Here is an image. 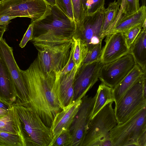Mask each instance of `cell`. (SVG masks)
<instances>
[{
  "mask_svg": "<svg viewBox=\"0 0 146 146\" xmlns=\"http://www.w3.org/2000/svg\"><path fill=\"white\" fill-rule=\"evenodd\" d=\"M28 91L31 107L50 128L62 110L59 99L60 73L46 72L37 58L27 70L20 69Z\"/></svg>",
  "mask_w": 146,
  "mask_h": 146,
  "instance_id": "6da1fadb",
  "label": "cell"
},
{
  "mask_svg": "<svg viewBox=\"0 0 146 146\" xmlns=\"http://www.w3.org/2000/svg\"><path fill=\"white\" fill-rule=\"evenodd\" d=\"M50 13L43 18L32 23L33 44L52 45L73 40L76 23L56 5L50 6Z\"/></svg>",
  "mask_w": 146,
  "mask_h": 146,
  "instance_id": "7a4b0ae2",
  "label": "cell"
},
{
  "mask_svg": "<svg viewBox=\"0 0 146 146\" xmlns=\"http://www.w3.org/2000/svg\"><path fill=\"white\" fill-rule=\"evenodd\" d=\"M13 104L19 119L25 146H51L53 136L50 128L31 107Z\"/></svg>",
  "mask_w": 146,
  "mask_h": 146,
  "instance_id": "3957f363",
  "label": "cell"
},
{
  "mask_svg": "<svg viewBox=\"0 0 146 146\" xmlns=\"http://www.w3.org/2000/svg\"><path fill=\"white\" fill-rule=\"evenodd\" d=\"M113 102L106 104L91 119L81 146H113L110 134L117 124Z\"/></svg>",
  "mask_w": 146,
  "mask_h": 146,
  "instance_id": "277c9868",
  "label": "cell"
},
{
  "mask_svg": "<svg viewBox=\"0 0 146 146\" xmlns=\"http://www.w3.org/2000/svg\"><path fill=\"white\" fill-rule=\"evenodd\" d=\"M146 107L145 106L125 122L117 124L110 135L113 146H137L141 135L146 131Z\"/></svg>",
  "mask_w": 146,
  "mask_h": 146,
  "instance_id": "5b68a950",
  "label": "cell"
},
{
  "mask_svg": "<svg viewBox=\"0 0 146 146\" xmlns=\"http://www.w3.org/2000/svg\"><path fill=\"white\" fill-rule=\"evenodd\" d=\"M51 10L44 0H0V17H29L32 23L45 17Z\"/></svg>",
  "mask_w": 146,
  "mask_h": 146,
  "instance_id": "8992f818",
  "label": "cell"
},
{
  "mask_svg": "<svg viewBox=\"0 0 146 146\" xmlns=\"http://www.w3.org/2000/svg\"><path fill=\"white\" fill-rule=\"evenodd\" d=\"M74 44L73 40L52 45L34 44L38 51L37 58L44 71L61 73L68 62Z\"/></svg>",
  "mask_w": 146,
  "mask_h": 146,
  "instance_id": "52a82bcc",
  "label": "cell"
},
{
  "mask_svg": "<svg viewBox=\"0 0 146 146\" xmlns=\"http://www.w3.org/2000/svg\"><path fill=\"white\" fill-rule=\"evenodd\" d=\"M144 74L125 93L114 109L117 124L127 121L146 106V98L143 94Z\"/></svg>",
  "mask_w": 146,
  "mask_h": 146,
  "instance_id": "ba28073f",
  "label": "cell"
},
{
  "mask_svg": "<svg viewBox=\"0 0 146 146\" xmlns=\"http://www.w3.org/2000/svg\"><path fill=\"white\" fill-rule=\"evenodd\" d=\"M0 56L4 62L11 78L16 98L15 103L30 107L28 91L21 69L15 60L13 48L3 38L0 40Z\"/></svg>",
  "mask_w": 146,
  "mask_h": 146,
  "instance_id": "9c48e42d",
  "label": "cell"
},
{
  "mask_svg": "<svg viewBox=\"0 0 146 146\" xmlns=\"http://www.w3.org/2000/svg\"><path fill=\"white\" fill-rule=\"evenodd\" d=\"M105 9V8L91 14H86L82 20L76 23L74 38L82 40L88 51L102 43L103 39L101 33Z\"/></svg>",
  "mask_w": 146,
  "mask_h": 146,
  "instance_id": "30bf717a",
  "label": "cell"
},
{
  "mask_svg": "<svg viewBox=\"0 0 146 146\" xmlns=\"http://www.w3.org/2000/svg\"><path fill=\"white\" fill-rule=\"evenodd\" d=\"M136 64L132 54L128 52L115 60L103 64L98 78L102 82L113 88L132 70Z\"/></svg>",
  "mask_w": 146,
  "mask_h": 146,
  "instance_id": "8fae6325",
  "label": "cell"
},
{
  "mask_svg": "<svg viewBox=\"0 0 146 146\" xmlns=\"http://www.w3.org/2000/svg\"><path fill=\"white\" fill-rule=\"evenodd\" d=\"M96 95L93 97L85 95L75 115L69 130L72 137L70 146H81L89 124L91 119Z\"/></svg>",
  "mask_w": 146,
  "mask_h": 146,
  "instance_id": "7c38bea8",
  "label": "cell"
},
{
  "mask_svg": "<svg viewBox=\"0 0 146 146\" xmlns=\"http://www.w3.org/2000/svg\"><path fill=\"white\" fill-rule=\"evenodd\" d=\"M103 64L99 60L80 65L74 80L73 102L82 99L98 81Z\"/></svg>",
  "mask_w": 146,
  "mask_h": 146,
  "instance_id": "4fadbf2b",
  "label": "cell"
},
{
  "mask_svg": "<svg viewBox=\"0 0 146 146\" xmlns=\"http://www.w3.org/2000/svg\"><path fill=\"white\" fill-rule=\"evenodd\" d=\"M106 36L105 44L102 49L100 58L103 64L115 60L129 51L124 33L111 34Z\"/></svg>",
  "mask_w": 146,
  "mask_h": 146,
  "instance_id": "5bb4252c",
  "label": "cell"
},
{
  "mask_svg": "<svg viewBox=\"0 0 146 146\" xmlns=\"http://www.w3.org/2000/svg\"><path fill=\"white\" fill-rule=\"evenodd\" d=\"M82 99H78L64 107L56 115L50 127L53 136L52 143L62 131L69 129L81 104Z\"/></svg>",
  "mask_w": 146,
  "mask_h": 146,
  "instance_id": "9a60e30c",
  "label": "cell"
},
{
  "mask_svg": "<svg viewBox=\"0 0 146 146\" xmlns=\"http://www.w3.org/2000/svg\"><path fill=\"white\" fill-rule=\"evenodd\" d=\"M146 21V6L142 5L138 10L132 14L124 15L115 27L107 35L113 33H124L136 27L142 26Z\"/></svg>",
  "mask_w": 146,
  "mask_h": 146,
  "instance_id": "2e32d148",
  "label": "cell"
},
{
  "mask_svg": "<svg viewBox=\"0 0 146 146\" xmlns=\"http://www.w3.org/2000/svg\"><path fill=\"white\" fill-rule=\"evenodd\" d=\"M79 67L76 66L70 72L60 76L59 99L62 109L73 102L74 80Z\"/></svg>",
  "mask_w": 146,
  "mask_h": 146,
  "instance_id": "e0dca14e",
  "label": "cell"
},
{
  "mask_svg": "<svg viewBox=\"0 0 146 146\" xmlns=\"http://www.w3.org/2000/svg\"><path fill=\"white\" fill-rule=\"evenodd\" d=\"M144 73L137 64L132 70L112 88V95L115 105L119 102L125 93L142 76Z\"/></svg>",
  "mask_w": 146,
  "mask_h": 146,
  "instance_id": "ac0fdd59",
  "label": "cell"
},
{
  "mask_svg": "<svg viewBox=\"0 0 146 146\" xmlns=\"http://www.w3.org/2000/svg\"><path fill=\"white\" fill-rule=\"evenodd\" d=\"M0 100L10 105L16 101L9 72L4 62L0 56Z\"/></svg>",
  "mask_w": 146,
  "mask_h": 146,
  "instance_id": "d6986e66",
  "label": "cell"
},
{
  "mask_svg": "<svg viewBox=\"0 0 146 146\" xmlns=\"http://www.w3.org/2000/svg\"><path fill=\"white\" fill-rule=\"evenodd\" d=\"M146 29H142L138 36L130 47L129 52L136 63L146 73Z\"/></svg>",
  "mask_w": 146,
  "mask_h": 146,
  "instance_id": "ffe728a7",
  "label": "cell"
},
{
  "mask_svg": "<svg viewBox=\"0 0 146 146\" xmlns=\"http://www.w3.org/2000/svg\"><path fill=\"white\" fill-rule=\"evenodd\" d=\"M0 131L18 134L25 146L21 133L19 119L13 104H11L9 112L0 119Z\"/></svg>",
  "mask_w": 146,
  "mask_h": 146,
  "instance_id": "44dd1931",
  "label": "cell"
},
{
  "mask_svg": "<svg viewBox=\"0 0 146 146\" xmlns=\"http://www.w3.org/2000/svg\"><path fill=\"white\" fill-rule=\"evenodd\" d=\"M96 95V98L91 119L106 104L113 102L112 88L103 83L102 82L99 86Z\"/></svg>",
  "mask_w": 146,
  "mask_h": 146,
  "instance_id": "7402d4cb",
  "label": "cell"
},
{
  "mask_svg": "<svg viewBox=\"0 0 146 146\" xmlns=\"http://www.w3.org/2000/svg\"><path fill=\"white\" fill-rule=\"evenodd\" d=\"M119 6L117 1L110 3L108 7L106 9L104 19L102 30V36L104 38L103 35L113 24L119 11Z\"/></svg>",
  "mask_w": 146,
  "mask_h": 146,
  "instance_id": "603a6c76",
  "label": "cell"
},
{
  "mask_svg": "<svg viewBox=\"0 0 146 146\" xmlns=\"http://www.w3.org/2000/svg\"><path fill=\"white\" fill-rule=\"evenodd\" d=\"M74 48L73 57L75 65L80 67L88 51L87 46L82 40L79 38H73Z\"/></svg>",
  "mask_w": 146,
  "mask_h": 146,
  "instance_id": "cb8c5ba5",
  "label": "cell"
},
{
  "mask_svg": "<svg viewBox=\"0 0 146 146\" xmlns=\"http://www.w3.org/2000/svg\"><path fill=\"white\" fill-rule=\"evenodd\" d=\"M0 146H24V145L18 134L0 131Z\"/></svg>",
  "mask_w": 146,
  "mask_h": 146,
  "instance_id": "d4e9b609",
  "label": "cell"
},
{
  "mask_svg": "<svg viewBox=\"0 0 146 146\" xmlns=\"http://www.w3.org/2000/svg\"><path fill=\"white\" fill-rule=\"evenodd\" d=\"M139 0H117L119 6L120 12L123 15L132 14L137 11L140 8Z\"/></svg>",
  "mask_w": 146,
  "mask_h": 146,
  "instance_id": "484cf974",
  "label": "cell"
},
{
  "mask_svg": "<svg viewBox=\"0 0 146 146\" xmlns=\"http://www.w3.org/2000/svg\"><path fill=\"white\" fill-rule=\"evenodd\" d=\"M102 49V43L96 45L88 51L81 65H85L100 60Z\"/></svg>",
  "mask_w": 146,
  "mask_h": 146,
  "instance_id": "4316f807",
  "label": "cell"
},
{
  "mask_svg": "<svg viewBox=\"0 0 146 146\" xmlns=\"http://www.w3.org/2000/svg\"><path fill=\"white\" fill-rule=\"evenodd\" d=\"M72 137L69 129L62 131L52 143L51 146H70Z\"/></svg>",
  "mask_w": 146,
  "mask_h": 146,
  "instance_id": "83f0119b",
  "label": "cell"
},
{
  "mask_svg": "<svg viewBox=\"0 0 146 146\" xmlns=\"http://www.w3.org/2000/svg\"><path fill=\"white\" fill-rule=\"evenodd\" d=\"M55 3L57 7L70 19L74 21L71 0H55Z\"/></svg>",
  "mask_w": 146,
  "mask_h": 146,
  "instance_id": "f1b7e54d",
  "label": "cell"
},
{
  "mask_svg": "<svg viewBox=\"0 0 146 146\" xmlns=\"http://www.w3.org/2000/svg\"><path fill=\"white\" fill-rule=\"evenodd\" d=\"M105 0H87L85 15H90L105 8Z\"/></svg>",
  "mask_w": 146,
  "mask_h": 146,
  "instance_id": "f546056e",
  "label": "cell"
},
{
  "mask_svg": "<svg viewBox=\"0 0 146 146\" xmlns=\"http://www.w3.org/2000/svg\"><path fill=\"white\" fill-rule=\"evenodd\" d=\"M74 21L78 23L85 15L83 9L82 0H71Z\"/></svg>",
  "mask_w": 146,
  "mask_h": 146,
  "instance_id": "4dcf8cb0",
  "label": "cell"
},
{
  "mask_svg": "<svg viewBox=\"0 0 146 146\" xmlns=\"http://www.w3.org/2000/svg\"><path fill=\"white\" fill-rule=\"evenodd\" d=\"M142 29L141 26L136 27L124 33L126 42L129 48L138 36Z\"/></svg>",
  "mask_w": 146,
  "mask_h": 146,
  "instance_id": "1f68e13d",
  "label": "cell"
},
{
  "mask_svg": "<svg viewBox=\"0 0 146 146\" xmlns=\"http://www.w3.org/2000/svg\"><path fill=\"white\" fill-rule=\"evenodd\" d=\"M33 33V25L32 23H31L19 44L21 48L24 47L27 42L32 39Z\"/></svg>",
  "mask_w": 146,
  "mask_h": 146,
  "instance_id": "d6a6232c",
  "label": "cell"
},
{
  "mask_svg": "<svg viewBox=\"0 0 146 146\" xmlns=\"http://www.w3.org/2000/svg\"><path fill=\"white\" fill-rule=\"evenodd\" d=\"M74 48V44L71 49L69 60L66 65L61 72L60 74V76L65 75L70 72L76 66L73 57Z\"/></svg>",
  "mask_w": 146,
  "mask_h": 146,
  "instance_id": "836d02e7",
  "label": "cell"
},
{
  "mask_svg": "<svg viewBox=\"0 0 146 146\" xmlns=\"http://www.w3.org/2000/svg\"><path fill=\"white\" fill-rule=\"evenodd\" d=\"M17 18L16 17L3 16L0 17V25H8L11 20Z\"/></svg>",
  "mask_w": 146,
  "mask_h": 146,
  "instance_id": "e575fe53",
  "label": "cell"
},
{
  "mask_svg": "<svg viewBox=\"0 0 146 146\" xmlns=\"http://www.w3.org/2000/svg\"><path fill=\"white\" fill-rule=\"evenodd\" d=\"M138 146H146V131L139 137L137 143Z\"/></svg>",
  "mask_w": 146,
  "mask_h": 146,
  "instance_id": "d590c367",
  "label": "cell"
},
{
  "mask_svg": "<svg viewBox=\"0 0 146 146\" xmlns=\"http://www.w3.org/2000/svg\"><path fill=\"white\" fill-rule=\"evenodd\" d=\"M8 25H0V40L3 38L4 34L6 31Z\"/></svg>",
  "mask_w": 146,
  "mask_h": 146,
  "instance_id": "8d00e7d4",
  "label": "cell"
},
{
  "mask_svg": "<svg viewBox=\"0 0 146 146\" xmlns=\"http://www.w3.org/2000/svg\"><path fill=\"white\" fill-rule=\"evenodd\" d=\"M11 105L7 104L3 101L0 100V109L9 110L10 109Z\"/></svg>",
  "mask_w": 146,
  "mask_h": 146,
  "instance_id": "74e56055",
  "label": "cell"
},
{
  "mask_svg": "<svg viewBox=\"0 0 146 146\" xmlns=\"http://www.w3.org/2000/svg\"><path fill=\"white\" fill-rule=\"evenodd\" d=\"M10 109L7 110L0 109V119L7 115Z\"/></svg>",
  "mask_w": 146,
  "mask_h": 146,
  "instance_id": "f35d334b",
  "label": "cell"
},
{
  "mask_svg": "<svg viewBox=\"0 0 146 146\" xmlns=\"http://www.w3.org/2000/svg\"><path fill=\"white\" fill-rule=\"evenodd\" d=\"M50 6L56 5L55 0H44Z\"/></svg>",
  "mask_w": 146,
  "mask_h": 146,
  "instance_id": "ab89813d",
  "label": "cell"
},
{
  "mask_svg": "<svg viewBox=\"0 0 146 146\" xmlns=\"http://www.w3.org/2000/svg\"><path fill=\"white\" fill-rule=\"evenodd\" d=\"M87 0H82L83 8L85 15L86 4Z\"/></svg>",
  "mask_w": 146,
  "mask_h": 146,
  "instance_id": "60d3db41",
  "label": "cell"
},
{
  "mask_svg": "<svg viewBox=\"0 0 146 146\" xmlns=\"http://www.w3.org/2000/svg\"><path fill=\"white\" fill-rule=\"evenodd\" d=\"M0 100V101H3V102H3V101H2V100Z\"/></svg>",
  "mask_w": 146,
  "mask_h": 146,
  "instance_id": "b9f144b4",
  "label": "cell"
}]
</instances>
